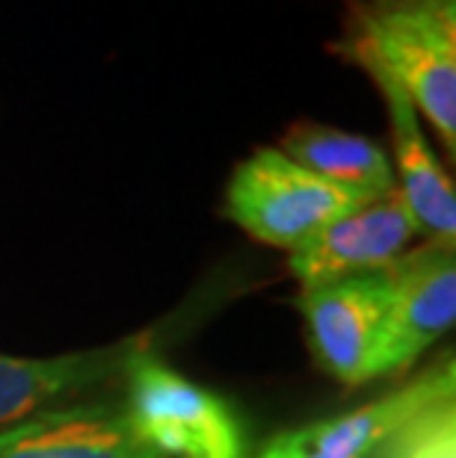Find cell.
<instances>
[{"instance_id": "cell-1", "label": "cell", "mask_w": 456, "mask_h": 458, "mask_svg": "<svg viewBox=\"0 0 456 458\" xmlns=\"http://www.w3.org/2000/svg\"><path fill=\"white\" fill-rule=\"evenodd\" d=\"M338 51L385 72L456 151V0H365Z\"/></svg>"}, {"instance_id": "cell-2", "label": "cell", "mask_w": 456, "mask_h": 458, "mask_svg": "<svg viewBox=\"0 0 456 458\" xmlns=\"http://www.w3.org/2000/svg\"><path fill=\"white\" fill-rule=\"evenodd\" d=\"M122 414L149 450L167 458H246L244 428L226 399L154 355L137 352L125 364Z\"/></svg>"}, {"instance_id": "cell-3", "label": "cell", "mask_w": 456, "mask_h": 458, "mask_svg": "<svg viewBox=\"0 0 456 458\" xmlns=\"http://www.w3.org/2000/svg\"><path fill=\"white\" fill-rule=\"evenodd\" d=\"M374 196L303 169L279 148H261L237 165L226 190V213L249 237L297 249L320 228L365 208Z\"/></svg>"}, {"instance_id": "cell-4", "label": "cell", "mask_w": 456, "mask_h": 458, "mask_svg": "<svg viewBox=\"0 0 456 458\" xmlns=\"http://www.w3.org/2000/svg\"><path fill=\"white\" fill-rule=\"evenodd\" d=\"M388 305H391L388 267L303 287L299 308H303L308 337L317 360L338 382L365 385L374 378Z\"/></svg>"}, {"instance_id": "cell-5", "label": "cell", "mask_w": 456, "mask_h": 458, "mask_svg": "<svg viewBox=\"0 0 456 458\" xmlns=\"http://www.w3.org/2000/svg\"><path fill=\"white\" fill-rule=\"evenodd\" d=\"M456 396L453 360H439L421 378L353 411L281 432L255 458H371L426 408Z\"/></svg>"}, {"instance_id": "cell-6", "label": "cell", "mask_w": 456, "mask_h": 458, "mask_svg": "<svg viewBox=\"0 0 456 458\" xmlns=\"http://www.w3.org/2000/svg\"><path fill=\"white\" fill-rule=\"evenodd\" d=\"M388 276H391V305L376 352L374 378L412 367L435 340L448 335L456 319L453 249L433 240L426 246L406 249L394 263H388Z\"/></svg>"}, {"instance_id": "cell-7", "label": "cell", "mask_w": 456, "mask_h": 458, "mask_svg": "<svg viewBox=\"0 0 456 458\" xmlns=\"http://www.w3.org/2000/svg\"><path fill=\"white\" fill-rule=\"evenodd\" d=\"M418 233L412 210L400 192L391 190L290 249L288 267L303 287L380 272L400 258Z\"/></svg>"}, {"instance_id": "cell-8", "label": "cell", "mask_w": 456, "mask_h": 458, "mask_svg": "<svg viewBox=\"0 0 456 458\" xmlns=\"http://www.w3.org/2000/svg\"><path fill=\"white\" fill-rule=\"evenodd\" d=\"M383 92L388 122H391V142L397 160V192L412 210L421 233L433 242L453 249L456 242V192L451 174L433 154L430 142L421 131L418 110L406 98V92L380 68H365Z\"/></svg>"}, {"instance_id": "cell-9", "label": "cell", "mask_w": 456, "mask_h": 458, "mask_svg": "<svg viewBox=\"0 0 456 458\" xmlns=\"http://www.w3.org/2000/svg\"><path fill=\"white\" fill-rule=\"evenodd\" d=\"M0 458H167L131 432L122 405L56 408L0 428Z\"/></svg>"}, {"instance_id": "cell-10", "label": "cell", "mask_w": 456, "mask_h": 458, "mask_svg": "<svg viewBox=\"0 0 456 458\" xmlns=\"http://www.w3.org/2000/svg\"><path fill=\"white\" fill-rule=\"evenodd\" d=\"M128 346L92 349L56 358H15L0 352V428L56 411L86 391L125 373Z\"/></svg>"}, {"instance_id": "cell-11", "label": "cell", "mask_w": 456, "mask_h": 458, "mask_svg": "<svg viewBox=\"0 0 456 458\" xmlns=\"http://www.w3.org/2000/svg\"><path fill=\"white\" fill-rule=\"evenodd\" d=\"M279 151L320 178L367 192L374 199L397 190L391 160L367 136L329 128V124L299 122L285 133Z\"/></svg>"}, {"instance_id": "cell-12", "label": "cell", "mask_w": 456, "mask_h": 458, "mask_svg": "<svg viewBox=\"0 0 456 458\" xmlns=\"http://www.w3.org/2000/svg\"><path fill=\"white\" fill-rule=\"evenodd\" d=\"M371 458H456V408L453 399L426 408Z\"/></svg>"}]
</instances>
